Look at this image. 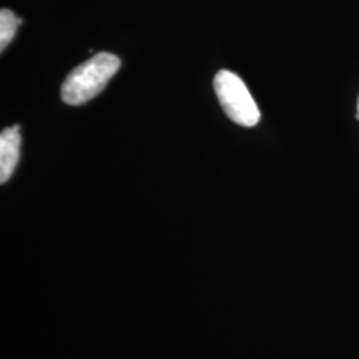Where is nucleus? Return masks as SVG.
<instances>
[{
  "label": "nucleus",
  "instance_id": "1",
  "mask_svg": "<svg viewBox=\"0 0 359 359\" xmlns=\"http://www.w3.org/2000/svg\"><path fill=\"white\" fill-rule=\"evenodd\" d=\"M120 59L109 52H100L76 67L62 86V100L68 105H80L96 97L115 76Z\"/></svg>",
  "mask_w": 359,
  "mask_h": 359
},
{
  "label": "nucleus",
  "instance_id": "3",
  "mask_svg": "<svg viewBox=\"0 0 359 359\" xmlns=\"http://www.w3.org/2000/svg\"><path fill=\"white\" fill-rule=\"evenodd\" d=\"M20 126L15 124L0 135V182L4 184L13 176L20 156Z\"/></svg>",
  "mask_w": 359,
  "mask_h": 359
},
{
  "label": "nucleus",
  "instance_id": "2",
  "mask_svg": "<svg viewBox=\"0 0 359 359\" xmlns=\"http://www.w3.org/2000/svg\"><path fill=\"white\" fill-rule=\"evenodd\" d=\"M215 90L224 112L241 127H255L261 112L243 79L228 69H221L215 77Z\"/></svg>",
  "mask_w": 359,
  "mask_h": 359
},
{
  "label": "nucleus",
  "instance_id": "5",
  "mask_svg": "<svg viewBox=\"0 0 359 359\" xmlns=\"http://www.w3.org/2000/svg\"><path fill=\"white\" fill-rule=\"evenodd\" d=\"M357 108H358V114H357V118L359 120V97H358V105H357Z\"/></svg>",
  "mask_w": 359,
  "mask_h": 359
},
{
  "label": "nucleus",
  "instance_id": "4",
  "mask_svg": "<svg viewBox=\"0 0 359 359\" xmlns=\"http://www.w3.org/2000/svg\"><path fill=\"white\" fill-rule=\"evenodd\" d=\"M22 23L23 20L13 11L6 8L0 11V51H4L10 46L16 35L18 27Z\"/></svg>",
  "mask_w": 359,
  "mask_h": 359
}]
</instances>
